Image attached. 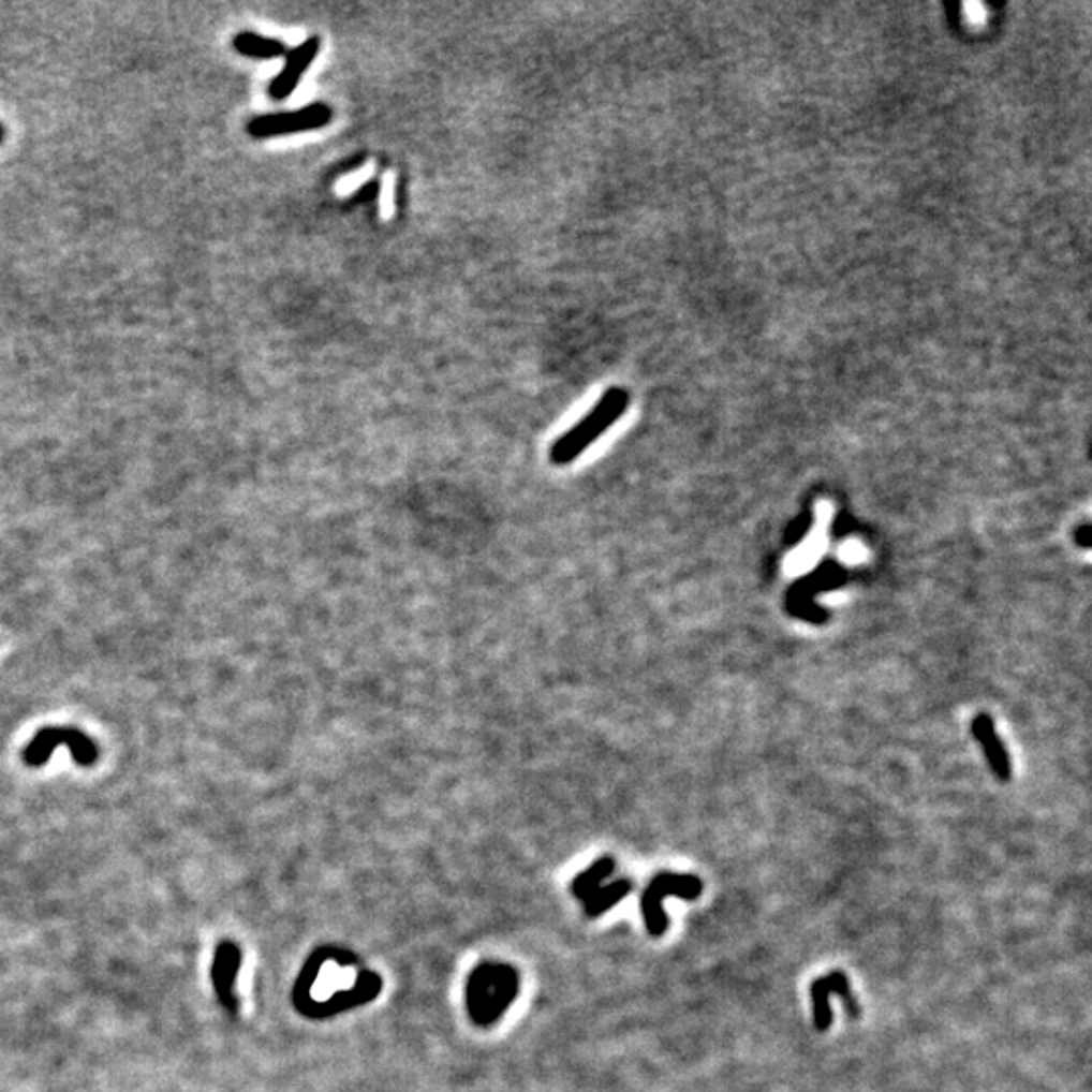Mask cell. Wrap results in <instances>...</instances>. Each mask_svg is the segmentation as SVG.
Returning <instances> with one entry per match:
<instances>
[{"instance_id": "obj_1", "label": "cell", "mask_w": 1092, "mask_h": 1092, "mask_svg": "<svg viewBox=\"0 0 1092 1092\" xmlns=\"http://www.w3.org/2000/svg\"><path fill=\"white\" fill-rule=\"evenodd\" d=\"M630 390L623 387L607 388L597 405L593 407L579 424L571 427L550 447V461L555 466H566L581 456L582 452L600 440L601 436L616 425L617 419L630 407Z\"/></svg>"}, {"instance_id": "obj_2", "label": "cell", "mask_w": 1092, "mask_h": 1092, "mask_svg": "<svg viewBox=\"0 0 1092 1092\" xmlns=\"http://www.w3.org/2000/svg\"><path fill=\"white\" fill-rule=\"evenodd\" d=\"M516 973L506 965H482L468 984V1007L477 1023L496 1020L516 995Z\"/></svg>"}, {"instance_id": "obj_3", "label": "cell", "mask_w": 1092, "mask_h": 1092, "mask_svg": "<svg viewBox=\"0 0 1092 1092\" xmlns=\"http://www.w3.org/2000/svg\"><path fill=\"white\" fill-rule=\"evenodd\" d=\"M703 890H705V884L694 874L660 872L658 876H653L641 897V915L646 920L648 933L652 936H662L668 929V916L662 909V900L666 897L696 900L703 895Z\"/></svg>"}, {"instance_id": "obj_4", "label": "cell", "mask_w": 1092, "mask_h": 1092, "mask_svg": "<svg viewBox=\"0 0 1092 1092\" xmlns=\"http://www.w3.org/2000/svg\"><path fill=\"white\" fill-rule=\"evenodd\" d=\"M57 747H68L82 767H91L100 757L98 744L82 731L73 726H45L23 751V761L27 767H43Z\"/></svg>"}, {"instance_id": "obj_5", "label": "cell", "mask_w": 1092, "mask_h": 1092, "mask_svg": "<svg viewBox=\"0 0 1092 1092\" xmlns=\"http://www.w3.org/2000/svg\"><path fill=\"white\" fill-rule=\"evenodd\" d=\"M333 122V107L326 104H310V106L285 112V114H264L253 118L247 123V132L251 138H274V136H290V134H301L320 130Z\"/></svg>"}, {"instance_id": "obj_6", "label": "cell", "mask_w": 1092, "mask_h": 1092, "mask_svg": "<svg viewBox=\"0 0 1092 1092\" xmlns=\"http://www.w3.org/2000/svg\"><path fill=\"white\" fill-rule=\"evenodd\" d=\"M614 866H616L614 858L605 856L573 882V892L585 900V909L591 916H600L601 913H605L607 909H611L616 904L617 900L628 897L632 890L630 881H617L609 884L607 888H601V881L614 872Z\"/></svg>"}, {"instance_id": "obj_7", "label": "cell", "mask_w": 1092, "mask_h": 1092, "mask_svg": "<svg viewBox=\"0 0 1092 1092\" xmlns=\"http://www.w3.org/2000/svg\"><path fill=\"white\" fill-rule=\"evenodd\" d=\"M810 993L813 1028L817 1032H828L831 1020H833L831 1007H829V993H836V995L842 998V1002L846 1005L847 1016L852 1020L860 1018V1005H858V1000H856V995L852 991L850 979H847L844 971H829L826 977L813 979Z\"/></svg>"}, {"instance_id": "obj_8", "label": "cell", "mask_w": 1092, "mask_h": 1092, "mask_svg": "<svg viewBox=\"0 0 1092 1092\" xmlns=\"http://www.w3.org/2000/svg\"><path fill=\"white\" fill-rule=\"evenodd\" d=\"M320 54V36H308L304 43L296 45L285 55L283 70L274 77L269 84V98L276 102H283L298 88L304 73L312 65V61Z\"/></svg>"}, {"instance_id": "obj_9", "label": "cell", "mask_w": 1092, "mask_h": 1092, "mask_svg": "<svg viewBox=\"0 0 1092 1092\" xmlns=\"http://www.w3.org/2000/svg\"><path fill=\"white\" fill-rule=\"evenodd\" d=\"M971 733H973V739L982 744L991 773L1000 781H1009L1012 779V761L1005 751L1004 740L1000 739V735L995 731V724L991 721V717L986 712L977 714L971 723Z\"/></svg>"}, {"instance_id": "obj_10", "label": "cell", "mask_w": 1092, "mask_h": 1092, "mask_svg": "<svg viewBox=\"0 0 1092 1092\" xmlns=\"http://www.w3.org/2000/svg\"><path fill=\"white\" fill-rule=\"evenodd\" d=\"M233 47L237 54L251 57V59H278V57L287 55V47L283 45L282 41L271 39V36L257 35L251 31H241L233 36Z\"/></svg>"}, {"instance_id": "obj_11", "label": "cell", "mask_w": 1092, "mask_h": 1092, "mask_svg": "<svg viewBox=\"0 0 1092 1092\" xmlns=\"http://www.w3.org/2000/svg\"><path fill=\"white\" fill-rule=\"evenodd\" d=\"M811 525H813V514L811 512H803L799 514L792 522V527L785 532V543L787 545H797L799 541L806 538V534L810 532Z\"/></svg>"}, {"instance_id": "obj_12", "label": "cell", "mask_w": 1092, "mask_h": 1092, "mask_svg": "<svg viewBox=\"0 0 1092 1092\" xmlns=\"http://www.w3.org/2000/svg\"><path fill=\"white\" fill-rule=\"evenodd\" d=\"M1075 541L1078 545L1082 546L1084 550L1091 548V525L1084 522L1080 529L1075 530Z\"/></svg>"}, {"instance_id": "obj_13", "label": "cell", "mask_w": 1092, "mask_h": 1092, "mask_svg": "<svg viewBox=\"0 0 1092 1092\" xmlns=\"http://www.w3.org/2000/svg\"><path fill=\"white\" fill-rule=\"evenodd\" d=\"M2 138H4V130H2V126H0V142H2Z\"/></svg>"}]
</instances>
